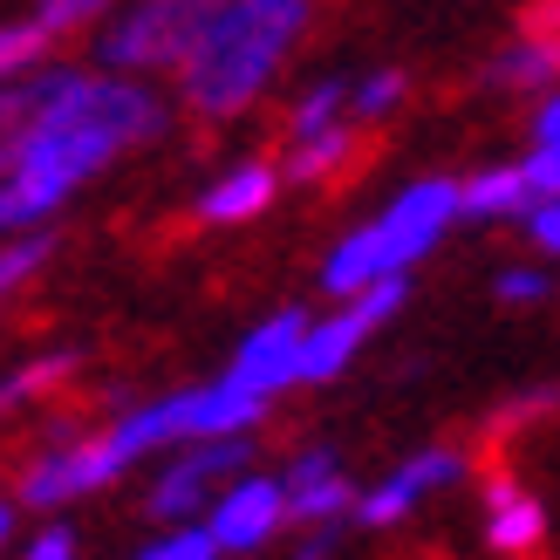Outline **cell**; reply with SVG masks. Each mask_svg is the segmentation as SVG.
I'll return each mask as SVG.
<instances>
[{
	"mask_svg": "<svg viewBox=\"0 0 560 560\" xmlns=\"http://www.w3.org/2000/svg\"><path fill=\"white\" fill-rule=\"evenodd\" d=\"M404 294H410V280H404V273H389V280H376V288L349 294V301H342V315H328V322L307 328L301 383H328V376H342V370H349V355H355V349L370 342V335L404 307Z\"/></svg>",
	"mask_w": 560,
	"mask_h": 560,
	"instance_id": "5",
	"label": "cell"
},
{
	"mask_svg": "<svg viewBox=\"0 0 560 560\" xmlns=\"http://www.w3.org/2000/svg\"><path fill=\"white\" fill-rule=\"evenodd\" d=\"M526 178H534L540 199H560V144H534V158H526Z\"/></svg>",
	"mask_w": 560,
	"mask_h": 560,
	"instance_id": "24",
	"label": "cell"
},
{
	"mask_svg": "<svg viewBox=\"0 0 560 560\" xmlns=\"http://www.w3.org/2000/svg\"><path fill=\"white\" fill-rule=\"evenodd\" d=\"M109 0H35V21L48 27V35H75V27H90L103 21Z\"/></svg>",
	"mask_w": 560,
	"mask_h": 560,
	"instance_id": "21",
	"label": "cell"
},
{
	"mask_svg": "<svg viewBox=\"0 0 560 560\" xmlns=\"http://www.w3.org/2000/svg\"><path fill=\"white\" fill-rule=\"evenodd\" d=\"M526 233H534V246L560 254V199H540L534 212H526Z\"/></svg>",
	"mask_w": 560,
	"mask_h": 560,
	"instance_id": "26",
	"label": "cell"
},
{
	"mask_svg": "<svg viewBox=\"0 0 560 560\" xmlns=\"http://www.w3.org/2000/svg\"><path fill=\"white\" fill-rule=\"evenodd\" d=\"M212 553H219V540H212V526H206V534H178V540H164V547L137 553V560H212Z\"/></svg>",
	"mask_w": 560,
	"mask_h": 560,
	"instance_id": "23",
	"label": "cell"
},
{
	"mask_svg": "<svg viewBox=\"0 0 560 560\" xmlns=\"http://www.w3.org/2000/svg\"><path fill=\"white\" fill-rule=\"evenodd\" d=\"M458 465H465V458H452V452H417V458H404V465L389 471V479H383L370 499H362V520H370V526L404 520V513H410L431 486H452V479H458Z\"/></svg>",
	"mask_w": 560,
	"mask_h": 560,
	"instance_id": "10",
	"label": "cell"
},
{
	"mask_svg": "<svg viewBox=\"0 0 560 560\" xmlns=\"http://www.w3.org/2000/svg\"><path fill=\"white\" fill-rule=\"evenodd\" d=\"M212 8L219 0H130L96 35V62L117 75H158V69L178 75V62L199 48Z\"/></svg>",
	"mask_w": 560,
	"mask_h": 560,
	"instance_id": "4",
	"label": "cell"
},
{
	"mask_svg": "<svg viewBox=\"0 0 560 560\" xmlns=\"http://www.w3.org/2000/svg\"><path fill=\"white\" fill-rule=\"evenodd\" d=\"M8 185H0V219L42 226V219L90 185L109 158L164 137L172 109L158 90L117 69H75V62H42L27 75H8Z\"/></svg>",
	"mask_w": 560,
	"mask_h": 560,
	"instance_id": "1",
	"label": "cell"
},
{
	"mask_svg": "<svg viewBox=\"0 0 560 560\" xmlns=\"http://www.w3.org/2000/svg\"><path fill=\"white\" fill-rule=\"evenodd\" d=\"M117 452H109V438H90V444H62V452H48L27 465V479H21V499L27 506H69V499L82 492H96L117 479Z\"/></svg>",
	"mask_w": 560,
	"mask_h": 560,
	"instance_id": "6",
	"label": "cell"
},
{
	"mask_svg": "<svg viewBox=\"0 0 560 560\" xmlns=\"http://www.w3.org/2000/svg\"><path fill=\"white\" fill-rule=\"evenodd\" d=\"M404 90H410V75H404V69H376V75H362V82H355L349 109H355V117H389V109L404 103Z\"/></svg>",
	"mask_w": 560,
	"mask_h": 560,
	"instance_id": "20",
	"label": "cell"
},
{
	"mask_svg": "<svg viewBox=\"0 0 560 560\" xmlns=\"http://www.w3.org/2000/svg\"><path fill=\"white\" fill-rule=\"evenodd\" d=\"M492 82L499 90H553L560 82V35H534L492 55Z\"/></svg>",
	"mask_w": 560,
	"mask_h": 560,
	"instance_id": "14",
	"label": "cell"
},
{
	"mask_svg": "<svg viewBox=\"0 0 560 560\" xmlns=\"http://www.w3.org/2000/svg\"><path fill=\"white\" fill-rule=\"evenodd\" d=\"M540 27V35H560V0H534V14H526Z\"/></svg>",
	"mask_w": 560,
	"mask_h": 560,
	"instance_id": "29",
	"label": "cell"
},
{
	"mask_svg": "<svg viewBox=\"0 0 560 560\" xmlns=\"http://www.w3.org/2000/svg\"><path fill=\"white\" fill-rule=\"evenodd\" d=\"M349 158H355V130L349 124H328L315 137H288V178L294 185H322V178L342 172Z\"/></svg>",
	"mask_w": 560,
	"mask_h": 560,
	"instance_id": "16",
	"label": "cell"
},
{
	"mask_svg": "<svg viewBox=\"0 0 560 560\" xmlns=\"http://www.w3.org/2000/svg\"><path fill=\"white\" fill-rule=\"evenodd\" d=\"M547 294V273H534V267H506L499 273V301H540Z\"/></svg>",
	"mask_w": 560,
	"mask_h": 560,
	"instance_id": "25",
	"label": "cell"
},
{
	"mask_svg": "<svg viewBox=\"0 0 560 560\" xmlns=\"http://www.w3.org/2000/svg\"><path fill=\"white\" fill-rule=\"evenodd\" d=\"M48 27L35 21V14H27V21H14L8 27V35H0V69H8V75H27V69H42L48 62Z\"/></svg>",
	"mask_w": 560,
	"mask_h": 560,
	"instance_id": "18",
	"label": "cell"
},
{
	"mask_svg": "<svg viewBox=\"0 0 560 560\" xmlns=\"http://www.w3.org/2000/svg\"><path fill=\"white\" fill-rule=\"evenodd\" d=\"M21 560H75V540H69V534H62V526H48V534H42V540H35V547H27V553H21Z\"/></svg>",
	"mask_w": 560,
	"mask_h": 560,
	"instance_id": "27",
	"label": "cell"
},
{
	"mask_svg": "<svg viewBox=\"0 0 560 560\" xmlns=\"http://www.w3.org/2000/svg\"><path fill=\"white\" fill-rule=\"evenodd\" d=\"M307 328H315V322H307L301 307H288V315H273V322H260V328L240 342V355H233V370H226V376H240L246 389H260V397H273L280 383H301Z\"/></svg>",
	"mask_w": 560,
	"mask_h": 560,
	"instance_id": "8",
	"label": "cell"
},
{
	"mask_svg": "<svg viewBox=\"0 0 560 560\" xmlns=\"http://www.w3.org/2000/svg\"><path fill=\"white\" fill-rule=\"evenodd\" d=\"M534 206H540V191L526 178V164H499V172L465 178V219H513Z\"/></svg>",
	"mask_w": 560,
	"mask_h": 560,
	"instance_id": "13",
	"label": "cell"
},
{
	"mask_svg": "<svg viewBox=\"0 0 560 560\" xmlns=\"http://www.w3.org/2000/svg\"><path fill=\"white\" fill-rule=\"evenodd\" d=\"M534 144H560V90H547L540 117H534Z\"/></svg>",
	"mask_w": 560,
	"mask_h": 560,
	"instance_id": "28",
	"label": "cell"
},
{
	"mask_svg": "<svg viewBox=\"0 0 560 560\" xmlns=\"http://www.w3.org/2000/svg\"><path fill=\"white\" fill-rule=\"evenodd\" d=\"M307 27V0H219L199 48L178 62V96L199 117H240L280 75Z\"/></svg>",
	"mask_w": 560,
	"mask_h": 560,
	"instance_id": "2",
	"label": "cell"
},
{
	"mask_svg": "<svg viewBox=\"0 0 560 560\" xmlns=\"http://www.w3.org/2000/svg\"><path fill=\"white\" fill-rule=\"evenodd\" d=\"M335 553V534H307L301 547H294V560H328Z\"/></svg>",
	"mask_w": 560,
	"mask_h": 560,
	"instance_id": "30",
	"label": "cell"
},
{
	"mask_svg": "<svg viewBox=\"0 0 560 560\" xmlns=\"http://www.w3.org/2000/svg\"><path fill=\"white\" fill-rule=\"evenodd\" d=\"M246 458H254V452H246V438H199V452H185V458L158 479L151 513H158V520L199 513L206 492H212V479H233V471H246Z\"/></svg>",
	"mask_w": 560,
	"mask_h": 560,
	"instance_id": "7",
	"label": "cell"
},
{
	"mask_svg": "<svg viewBox=\"0 0 560 560\" xmlns=\"http://www.w3.org/2000/svg\"><path fill=\"white\" fill-rule=\"evenodd\" d=\"M288 499H294V520H335L349 513V479L335 471V452H301L288 471Z\"/></svg>",
	"mask_w": 560,
	"mask_h": 560,
	"instance_id": "12",
	"label": "cell"
},
{
	"mask_svg": "<svg viewBox=\"0 0 560 560\" xmlns=\"http://www.w3.org/2000/svg\"><path fill=\"white\" fill-rule=\"evenodd\" d=\"M355 90L342 75H322V82H307V90L294 96V109H288V137H315V130H328V124H342V103H349Z\"/></svg>",
	"mask_w": 560,
	"mask_h": 560,
	"instance_id": "17",
	"label": "cell"
},
{
	"mask_svg": "<svg viewBox=\"0 0 560 560\" xmlns=\"http://www.w3.org/2000/svg\"><path fill=\"white\" fill-rule=\"evenodd\" d=\"M273 164H260V158H246V164H233L226 178H219L206 199H199V219L206 226H240V219H254V212H267V199H273Z\"/></svg>",
	"mask_w": 560,
	"mask_h": 560,
	"instance_id": "11",
	"label": "cell"
},
{
	"mask_svg": "<svg viewBox=\"0 0 560 560\" xmlns=\"http://www.w3.org/2000/svg\"><path fill=\"white\" fill-rule=\"evenodd\" d=\"M458 212H465V185H452V178H417V185H404V191H397V206H389L376 226L349 233V240L328 254L322 288L349 301V294H362V288H376V280L404 273L410 260H424V254H431L438 233L452 226Z\"/></svg>",
	"mask_w": 560,
	"mask_h": 560,
	"instance_id": "3",
	"label": "cell"
},
{
	"mask_svg": "<svg viewBox=\"0 0 560 560\" xmlns=\"http://www.w3.org/2000/svg\"><path fill=\"white\" fill-rule=\"evenodd\" d=\"M69 376H75V349H55L42 362H21V370L8 376V404H27V397H42V389L69 383Z\"/></svg>",
	"mask_w": 560,
	"mask_h": 560,
	"instance_id": "19",
	"label": "cell"
},
{
	"mask_svg": "<svg viewBox=\"0 0 560 560\" xmlns=\"http://www.w3.org/2000/svg\"><path fill=\"white\" fill-rule=\"evenodd\" d=\"M486 506H492V526H486V540L499 547V553H526V547H534L540 540V506H534V499H526V492H513L506 479H492L486 486Z\"/></svg>",
	"mask_w": 560,
	"mask_h": 560,
	"instance_id": "15",
	"label": "cell"
},
{
	"mask_svg": "<svg viewBox=\"0 0 560 560\" xmlns=\"http://www.w3.org/2000/svg\"><path fill=\"white\" fill-rule=\"evenodd\" d=\"M42 260H48V233H21L8 254H0V288H21Z\"/></svg>",
	"mask_w": 560,
	"mask_h": 560,
	"instance_id": "22",
	"label": "cell"
},
{
	"mask_svg": "<svg viewBox=\"0 0 560 560\" xmlns=\"http://www.w3.org/2000/svg\"><path fill=\"white\" fill-rule=\"evenodd\" d=\"M288 506H294V499H288V486H273V479H233L226 492H219V506H212V540L219 547H260L267 534H273V526L280 520H288Z\"/></svg>",
	"mask_w": 560,
	"mask_h": 560,
	"instance_id": "9",
	"label": "cell"
}]
</instances>
